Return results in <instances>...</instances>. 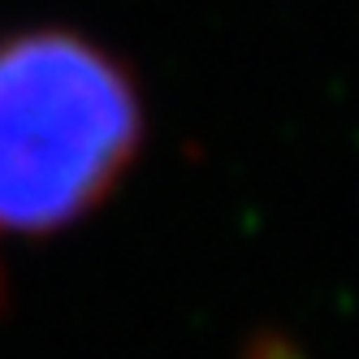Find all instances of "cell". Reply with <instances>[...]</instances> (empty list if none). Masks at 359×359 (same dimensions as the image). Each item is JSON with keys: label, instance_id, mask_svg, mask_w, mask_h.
Listing matches in <instances>:
<instances>
[{"label": "cell", "instance_id": "1", "mask_svg": "<svg viewBox=\"0 0 359 359\" xmlns=\"http://www.w3.org/2000/svg\"><path fill=\"white\" fill-rule=\"evenodd\" d=\"M143 95L109 48L69 31L0 43V243L83 221L143 143Z\"/></svg>", "mask_w": 359, "mask_h": 359}]
</instances>
